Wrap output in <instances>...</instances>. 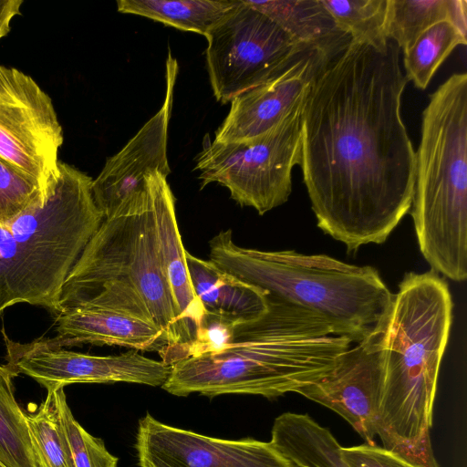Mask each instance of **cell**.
<instances>
[{"label": "cell", "mask_w": 467, "mask_h": 467, "mask_svg": "<svg viewBox=\"0 0 467 467\" xmlns=\"http://www.w3.org/2000/svg\"><path fill=\"white\" fill-rule=\"evenodd\" d=\"M400 48L350 40L301 111L300 166L317 226L348 252L383 244L412 203L416 152L400 105Z\"/></svg>", "instance_id": "1"}, {"label": "cell", "mask_w": 467, "mask_h": 467, "mask_svg": "<svg viewBox=\"0 0 467 467\" xmlns=\"http://www.w3.org/2000/svg\"><path fill=\"white\" fill-rule=\"evenodd\" d=\"M268 303L265 314L237 325L234 342L223 350L171 365L161 388L180 397L274 399L321 377L356 342L312 311L270 295Z\"/></svg>", "instance_id": "2"}, {"label": "cell", "mask_w": 467, "mask_h": 467, "mask_svg": "<svg viewBox=\"0 0 467 467\" xmlns=\"http://www.w3.org/2000/svg\"><path fill=\"white\" fill-rule=\"evenodd\" d=\"M452 306L436 272H410L382 319L385 377L376 435L384 449L417 467H439L430 431Z\"/></svg>", "instance_id": "3"}, {"label": "cell", "mask_w": 467, "mask_h": 467, "mask_svg": "<svg viewBox=\"0 0 467 467\" xmlns=\"http://www.w3.org/2000/svg\"><path fill=\"white\" fill-rule=\"evenodd\" d=\"M210 261L268 295L312 311L338 335L360 341L387 315L394 295L377 269L326 254L237 245L231 229L209 242Z\"/></svg>", "instance_id": "4"}, {"label": "cell", "mask_w": 467, "mask_h": 467, "mask_svg": "<svg viewBox=\"0 0 467 467\" xmlns=\"http://www.w3.org/2000/svg\"><path fill=\"white\" fill-rule=\"evenodd\" d=\"M411 216L436 273L467 277V74L449 77L422 112Z\"/></svg>", "instance_id": "5"}, {"label": "cell", "mask_w": 467, "mask_h": 467, "mask_svg": "<svg viewBox=\"0 0 467 467\" xmlns=\"http://www.w3.org/2000/svg\"><path fill=\"white\" fill-rule=\"evenodd\" d=\"M58 168L48 198L0 227V316L20 303L58 316L65 280L104 219L93 179L61 161Z\"/></svg>", "instance_id": "6"}, {"label": "cell", "mask_w": 467, "mask_h": 467, "mask_svg": "<svg viewBox=\"0 0 467 467\" xmlns=\"http://www.w3.org/2000/svg\"><path fill=\"white\" fill-rule=\"evenodd\" d=\"M125 283L145 301L153 321L176 345L177 321L159 254L150 192L144 182L104 218L69 272L59 297L60 314L84 303L109 283Z\"/></svg>", "instance_id": "7"}, {"label": "cell", "mask_w": 467, "mask_h": 467, "mask_svg": "<svg viewBox=\"0 0 467 467\" xmlns=\"http://www.w3.org/2000/svg\"><path fill=\"white\" fill-rule=\"evenodd\" d=\"M302 105L258 138L208 142L195 168L202 188L217 182L238 204L253 207L260 215L285 203L292 192L293 168L301 161Z\"/></svg>", "instance_id": "8"}, {"label": "cell", "mask_w": 467, "mask_h": 467, "mask_svg": "<svg viewBox=\"0 0 467 467\" xmlns=\"http://www.w3.org/2000/svg\"><path fill=\"white\" fill-rule=\"evenodd\" d=\"M205 37L210 83L222 103L271 80L307 46L296 42L244 0Z\"/></svg>", "instance_id": "9"}, {"label": "cell", "mask_w": 467, "mask_h": 467, "mask_svg": "<svg viewBox=\"0 0 467 467\" xmlns=\"http://www.w3.org/2000/svg\"><path fill=\"white\" fill-rule=\"evenodd\" d=\"M63 130L50 97L28 75L0 65V159L54 192Z\"/></svg>", "instance_id": "10"}, {"label": "cell", "mask_w": 467, "mask_h": 467, "mask_svg": "<svg viewBox=\"0 0 467 467\" xmlns=\"http://www.w3.org/2000/svg\"><path fill=\"white\" fill-rule=\"evenodd\" d=\"M5 368L16 377L26 375L47 391L74 383L128 382L161 387L171 366L149 358L137 350L117 356H94L49 344L45 337L29 343L11 340L3 329Z\"/></svg>", "instance_id": "11"}, {"label": "cell", "mask_w": 467, "mask_h": 467, "mask_svg": "<svg viewBox=\"0 0 467 467\" xmlns=\"http://www.w3.org/2000/svg\"><path fill=\"white\" fill-rule=\"evenodd\" d=\"M382 320L333 367L296 392L337 412L368 444H375L376 423L384 388Z\"/></svg>", "instance_id": "12"}, {"label": "cell", "mask_w": 467, "mask_h": 467, "mask_svg": "<svg viewBox=\"0 0 467 467\" xmlns=\"http://www.w3.org/2000/svg\"><path fill=\"white\" fill-rule=\"evenodd\" d=\"M135 448L140 467H296L270 441L209 437L150 414L139 421Z\"/></svg>", "instance_id": "13"}, {"label": "cell", "mask_w": 467, "mask_h": 467, "mask_svg": "<svg viewBox=\"0 0 467 467\" xmlns=\"http://www.w3.org/2000/svg\"><path fill=\"white\" fill-rule=\"evenodd\" d=\"M340 52L305 46L278 75L231 101L214 140L244 141L273 130L303 103L316 78Z\"/></svg>", "instance_id": "14"}, {"label": "cell", "mask_w": 467, "mask_h": 467, "mask_svg": "<svg viewBox=\"0 0 467 467\" xmlns=\"http://www.w3.org/2000/svg\"><path fill=\"white\" fill-rule=\"evenodd\" d=\"M178 63L168 54L166 95L161 108L115 155L109 158L92 182V194L104 218L112 215L122 202L143 182L147 173H171L167 158L168 126Z\"/></svg>", "instance_id": "15"}, {"label": "cell", "mask_w": 467, "mask_h": 467, "mask_svg": "<svg viewBox=\"0 0 467 467\" xmlns=\"http://www.w3.org/2000/svg\"><path fill=\"white\" fill-rule=\"evenodd\" d=\"M152 201L159 254L171 296L178 327L176 345L161 361L171 366L187 357L205 309L194 293L176 219L175 198L167 177L159 171L145 176Z\"/></svg>", "instance_id": "16"}, {"label": "cell", "mask_w": 467, "mask_h": 467, "mask_svg": "<svg viewBox=\"0 0 467 467\" xmlns=\"http://www.w3.org/2000/svg\"><path fill=\"white\" fill-rule=\"evenodd\" d=\"M57 336L46 338L59 348L90 344L162 354L167 334L153 320L109 307H77L56 317Z\"/></svg>", "instance_id": "17"}, {"label": "cell", "mask_w": 467, "mask_h": 467, "mask_svg": "<svg viewBox=\"0 0 467 467\" xmlns=\"http://www.w3.org/2000/svg\"><path fill=\"white\" fill-rule=\"evenodd\" d=\"M187 268L195 295L206 311L241 321L255 319L268 310L267 293L222 270L210 260L185 252Z\"/></svg>", "instance_id": "18"}, {"label": "cell", "mask_w": 467, "mask_h": 467, "mask_svg": "<svg viewBox=\"0 0 467 467\" xmlns=\"http://www.w3.org/2000/svg\"><path fill=\"white\" fill-rule=\"evenodd\" d=\"M296 42L340 52L350 37L340 31L321 0H244Z\"/></svg>", "instance_id": "19"}, {"label": "cell", "mask_w": 467, "mask_h": 467, "mask_svg": "<svg viewBox=\"0 0 467 467\" xmlns=\"http://www.w3.org/2000/svg\"><path fill=\"white\" fill-rule=\"evenodd\" d=\"M270 442L296 467H349L342 446L307 414L285 412L273 424Z\"/></svg>", "instance_id": "20"}, {"label": "cell", "mask_w": 467, "mask_h": 467, "mask_svg": "<svg viewBox=\"0 0 467 467\" xmlns=\"http://www.w3.org/2000/svg\"><path fill=\"white\" fill-rule=\"evenodd\" d=\"M448 21L462 33L467 29L465 0H389L386 35L400 50L410 47L433 25Z\"/></svg>", "instance_id": "21"}, {"label": "cell", "mask_w": 467, "mask_h": 467, "mask_svg": "<svg viewBox=\"0 0 467 467\" xmlns=\"http://www.w3.org/2000/svg\"><path fill=\"white\" fill-rule=\"evenodd\" d=\"M240 0H119L118 11L206 36Z\"/></svg>", "instance_id": "22"}, {"label": "cell", "mask_w": 467, "mask_h": 467, "mask_svg": "<svg viewBox=\"0 0 467 467\" xmlns=\"http://www.w3.org/2000/svg\"><path fill=\"white\" fill-rule=\"evenodd\" d=\"M14 378L0 365V462L6 467H40L25 410L15 398Z\"/></svg>", "instance_id": "23"}, {"label": "cell", "mask_w": 467, "mask_h": 467, "mask_svg": "<svg viewBox=\"0 0 467 467\" xmlns=\"http://www.w3.org/2000/svg\"><path fill=\"white\" fill-rule=\"evenodd\" d=\"M466 34L448 21L437 23L421 33L403 50V65L408 81L425 89L438 67L458 46H465Z\"/></svg>", "instance_id": "24"}, {"label": "cell", "mask_w": 467, "mask_h": 467, "mask_svg": "<svg viewBox=\"0 0 467 467\" xmlns=\"http://www.w3.org/2000/svg\"><path fill=\"white\" fill-rule=\"evenodd\" d=\"M337 28L352 41L384 47L389 0H321Z\"/></svg>", "instance_id": "25"}, {"label": "cell", "mask_w": 467, "mask_h": 467, "mask_svg": "<svg viewBox=\"0 0 467 467\" xmlns=\"http://www.w3.org/2000/svg\"><path fill=\"white\" fill-rule=\"evenodd\" d=\"M25 410L40 467H75L56 405L55 391L42 402Z\"/></svg>", "instance_id": "26"}, {"label": "cell", "mask_w": 467, "mask_h": 467, "mask_svg": "<svg viewBox=\"0 0 467 467\" xmlns=\"http://www.w3.org/2000/svg\"><path fill=\"white\" fill-rule=\"evenodd\" d=\"M57 413L66 433L75 467H117L119 459L104 441L88 433L74 418L64 388L55 390Z\"/></svg>", "instance_id": "27"}, {"label": "cell", "mask_w": 467, "mask_h": 467, "mask_svg": "<svg viewBox=\"0 0 467 467\" xmlns=\"http://www.w3.org/2000/svg\"><path fill=\"white\" fill-rule=\"evenodd\" d=\"M50 194L0 159V227L8 226L27 210L42 204Z\"/></svg>", "instance_id": "28"}, {"label": "cell", "mask_w": 467, "mask_h": 467, "mask_svg": "<svg viewBox=\"0 0 467 467\" xmlns=\"http://www.w3.org/2000/svg\"><path fill=\"white\" fill-rule=\"evenodd\" d=\"M241 321L234 317L206 311L204 312L195 340L187 349V357L216 353L234 342L235 329Z\"/></svg>", "instance_id": "29"}, {"label": "cell", "mask_w": 467, "mask_h": 467, "mask_svg": "<svg viewBox=\"0 0 467 467\" xmlns=\"http://www.w3.org/2000/svg\"><path fill=\"white\" fill-rule=\"evenodd\" d=\"M341 454L349 467H417L376 443L342 447Z\"/></svg>", "instance_id": "30"}, {"label": "cell", "mask_w": 467, "mask_h": 467, "mask_svg": "<svg viewBox=\"0 0 467 467\" xmlns=\"http://www.w3.org/2000/svg\"><path fill=\"white\" fill-rule=\"evenodd\" d=\"M21 0H0V39L10 31L12 19L20 15Z\"/></svg>", "instance_id": "31"}, {"label": "cell", "mask_w": 467, "mask_h": 467, "mask_svg": "<svg viewBox=\"0 0 467 467\" xmlns=\"http://www.w3.org/2000/svg\"><path fill=\"white\" fill-rule=\"evenodd\" d=\"M0 467H6V466L0 462Z\"/></svg>", "instance_id": "32"}]
</instances>
